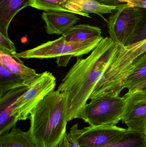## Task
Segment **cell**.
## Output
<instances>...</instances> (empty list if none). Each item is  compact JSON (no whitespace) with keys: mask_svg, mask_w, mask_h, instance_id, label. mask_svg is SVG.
Masks as SVG:
<instances>
[{"mask_svg":"<svg viewBox=\"0 0 146 147\" xmlns=\"http://www.w3.org/2000/svg\"><path fill=\"white\" fill-rule=\"evenodd\" d=\"M120 48L110 37L103 38L87 57L77 58L63 79L57 90L68 95V122L77 118Z\"/></svg>","mask_w":146,"mask_h":147,"instance_id":"6da1fadb","label":"cell"},{"mask_svg":"<svg viewBox=\"0 0 146 147\" xmlns=\"http://www.w3.org/2000/svg\"><path fill=\"white\" fill-rule=\"evenodd\" d=\"M69 96L57 90L48 94L31 112L28 132L37 147H54L66 132Z\"/></svg>","mask_w":146,"mask_h":147,"instance_id":"7a4b0ae2","label":"cell"},{"mask_svg":"<svg viewBox=\"0 0 146 147\" xmlns=\"http://www.w3.org/2000/svg\"><path fill=\"white\" fill-rule=\"evenodd\" d=\"M146 52V39L121 47L116 57L109 65L94 88L89 99L104 96H119L121 84L132 65Z\"/></svg>","mask_w":146,"mask_h":147,"instance_id":"3957f363","label":"cell"},{"mask_svg":"<svg viewBox=\"0 0 146 147\" xmlns=\"http://www.w3.org/2000/svg\"><path fill=\"white\" fill-rule=\"evenodd\" d=\"M146 9L123 3L109 17L110 37L121 47L132 45L145 21Z\"/></svg>","mask_w":146,"mask_h":147,"instance_id":"277c9868","label":"cell"},{"mask_svg":"<svg viewBox=\"0 0 146 147\" xmlns=\"http://www.w3.org/2000/svg\"><path fill=\"white\" fill-rule=\"evenodd\" d=\"M126 104L124 96H102L87 103L77 118L90 126H116L121 121Z\"/></svg>","mask_w":146,"mask_h":147,"instance_id":"5b68a950","label":"cell"},{"mask_svg":"<svg viewBox=\"0 0 146 147\" xmlns=\"http://www.w3.org/2000/svg\"><path fill=\"white\" fill-rule=\"evenodd\" d=\"M56 78L53 74L45 71L39 74L26 90L12 104V117L16 126L19 121L29 118L33 109L51 92L55 90Z\"/></svg>","mask_w":146,"mask_h":147,"instance_id":"8992f818","label":"cell"},{"mask_svg":"<svg viewBox=\"0 0 146 147\" xmlns=\"http://www.w3.org/2000/svg\"><path fill=\"white\" fill-rule=\"evenodd\" d=\"M80 42L66 41L63 36L54 40L43 43L32 49L17 53L19 58L25 59L57 58L64 55L81 57L93 51L103 38Z\"/></svg>","mask_w":146,"mask_h":147,"instance_id":"52a82bcc","label":"cell"},{"mask_svg":"<svg viewBox=\"0 0 146 147\" xmlns=\"http://www.w3.org/2000/svg\"><path fill=\"white\" fill-rule=\"evenodd\" d=\"M116 126H90L81 129L74 124L69 134L80 147H93L108 145L117 141L130 131Z\"/></svg>","mask_w":146,"mask_h":147,"instance_id":"ba28073f","label":"cell"},{"mask_svg":"<svg viewBox=\"0 0 146 147\" xmlns=\"http://www.w3.org/2000/svg\"><path fill=\"white\" fill-rule=\"evenodd\" d=\"M124 96L126 104L122 121L129 130L146 136V93H126Z\"/></svg>","mask_w":146,"mask_h":147,"instance_id":"9c48e42d","label":"cell"},{"mask_svg":"<svg viewBox=\"0 0 146 147\" xmlns=\"http://www.w3.org/2000/svg\"><path fill=\"white\" fill-rule=\"evenodd\" d=\"M42 18L45 22L46 32L49 34L63 35L79 20L73 13L65 11H44Z\"/></svg>","mask_w":146,"mask_h":147,"instance_id":"30bf717a","label":"cell"},{"mask_svg":"<svg viewBox=\"0 0 146 147\" xmlns=\"http://www.w3.org/2000/svg\"><path fill=\"white\" fill-rule=\"evenodd\" d=\"M118 8L116 6L105 5L95 0H67L66 5V8L70 13L89 18H91L89 13H95L105 20L104 14L111 13Z\"/></svg>","mask_w":146,"mask_h":147,"instance_id":"8fae6325","label":"cell"},{"mask_svg":"<svg viewBox=\"0 0 146 147\" xmlns=\"http://www.w3.org/2000/svg\"><path fill=\"white\" fill-rule=\"evenodd\" d=\"M29 85L13 89L0 97V135L15 127L12 119V104Z\"/></svg>","mask_w":146,"mask_h":147,"instance_id":"7c38bea8","label":"cell"},{"mask_svg":"<svg viewBox=\"0 0 146 147\" xmlns=\"http://www.w3.org/2000/svg\"><path fill=\"white\" fill-rule=\"evenodd\" d=\"M31 0H0V33L8 37V29L15 15L29 6Z\"/></svg>","mask_w":146,"mask_h":147,"instance_id":"4fadbf2b","label":"cell"},{"mask_svg":"<svg viewBox=\"0 0 146 147\" xmlns=\"http://www.w3.org/2000/svg\"><path fill=\"white\" fill-rule=\"evenodd\" d=\"M0 64L12 73L30 83L39 74L35 70L25 65L22 61H17L12 56L2 52H0Z\"/></svg>","mask_w":146,"mask_h":147,"instance_id":"5bb4252c","label":"cell"},{"mask_svg":"<svg viewBox=\"0 0 146 147\" xmlns=\"http://www.w3.org/2000/svg\"><path fill=\"white\" fill-rule=\"evenodd\" d=\"M99 28L89 25L81 24L74 26L64 34L65 40L69 42H80L103 38Z\"/></svg>","mask_w":146,"mask_h":147,"instance_id":"9a60e30c","label":"cell"},{"mask_svg":"<svg viewBox=\"0 0 146 147\" xmlns=\"http://www.w3.org/2000/svg\"><path fill=\"white\" fill-rule=\"evenodd\" d=\"M0 147H37L28 131L16 127L0 135Z\"/></svg>","mask_w":146,"mask_h":147,"instance_id":"2e32d148","label":"cell"},{"mask_svg":"<svg viewBox=\"0 0 146 147\" xmlns=\"http://www.w3.org/2000/svg\"><path fill=\"white\" fill-rule=\"evenodd\" d=\"M146 80V52L132 65L121 84V89H131Z\"/></svg>","mask_w":146,"mask_h":147,"instance_id":"e0dca14e","label":"cell"},{"mask_svg":"<svg viewBox=\"0 0 146 147\" xmlns=\"http://www.w3.org/2000/svg\"><path fill=\"white\" fill-rule=\"evenodd\" d=\"M31 83L12 73L0 64V97L11 90L29 85Z\"/></svg>","mask_w":146,"mask_h":147,"instance_id":"ac0fdd59","label":"cell"},{"mask_svg":"<svg viewBox=\"0 0 146 147\" xmlns=\"http://www.w3.org/2000/svg\"><path fill=\"white\" fill-rule=\"evenodd\" d=\"M93 147H146V136L139 132L130 130L117 141Z\"/></svg>","mask_w":146,"mask_h":147,"instance_id":"d6986e66","label":"cell"},{"mask_svg":"<svg viewBox=\"0 0 146 147\" xmlns=\"http://www.w3.org/2000/svg\"><path fill=\"white\" fill-rule=\"evenodd\" d=\"M67 4V0H31L29 6L44 11L69 12L66 8Z\"/></svg>","mask_w":146,"mask_h":147,"instance_id":"ffe728a7","label":"cell"},{"mask_svg":"<svg viewBox=\"0 0 146 147\" xmlns=\"http://www.w3.org/2000/svg\"><path fill=\"white\" fill-rule=\"evenodd\" d=\"M0 52L10 55L18 61H21L20 58L16 57V49L14 44L9 37H5L0 33Z\"/></svg>","mask_w":146,"mask_h":147,"instance_id":"44dd1931","label":"cell"},{"mask_svg":"<svg viewBox=\"0 0 146 147\" xmlns=\"http://www.w3.org/2000/svg\"><path fill=\"white\" fill-rule=\"evenodd\" d=\"M54 147H80L78 143L67 132Z\"/></svg>","mask_w":146,"mask_h":147,"instance_id":"7402d4cb","label":"cell"},{"mask_svg":"<svg viewBox=\"0 0 146 147\" xmlns=\"http://www.w3.org/2000/svg\"><path fill=\"white\" fill-rule=\"evenodd\" d=\"M122 3H126L133 7L146 9V0H118Z\"/></svg>","mask_w":146,"mask_h":147,"instance_id":"603a6c76","label":"cell"},{"mask_svg":"<svg viewBox=\"0 0 146 147\" xmlns=\"http://www.w3.org/2000/svg\"><path fill=\"white\" fill-rule=\"evenodd\" d=\"M135 92L146 93V80L140 84L128 90V91L127 93L131 94Z\"/></svg>","mask_w":146,"mask_h":147,"instance_id":"cb8c5ba5","label":"cell"},{"mask_svg":"<svg viewBox=\"0 0 146 147\" xmlns=\"http://www.w3.org/2000/svg\"><path fill=\"white\" fill-rule=\"evenodd\" d=\"M73 56L64 55L57 58L56 63L58 67H66L71 60Z\"/></svg>","mask_w":146,"mask_h":147,"instance_id":"d4e9b609","label":"cell"},{"mask_svg":"<svg viewBox=\"0 0 146 147\" xmlns=\"http://www.w3.org/2000/svg\"><path fill=\"white\" fill-rule=\"evenodd\" d=\"M146 39V17L145 21L144 24L143 28L141 30V32L139 33L138 36L135 38V39L133 40L132 45L135 44V43H137L140 41H142Z\"/></svg>","mask_w":146,"mask_h":147,"instance_id":"484cf974","label":"cell"},{"mask_svg":"<svg viewBox=\"0 0 146 147\" xmlns=\"http://www.w3.org/2000/svg\"><path fill=\"white\" fill-rule=\"evenodd\" d=\"M105 5L109 6H116L119 7L123 3L119 2L118 0H95Z\"/></svg>","mask_w":146,"mask_h":147,"instance_id":"4316f807","label":"cell"}]
</instances>
